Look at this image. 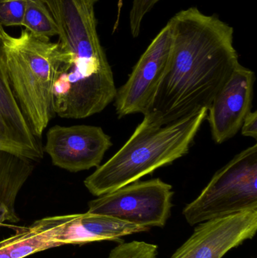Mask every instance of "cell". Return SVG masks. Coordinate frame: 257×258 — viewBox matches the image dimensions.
Wrapping results in <instances>:
<instances>
[{
	"mask_svg": "<svg viewBox=\"0 0 257 258\" xmlns=\"http://www.w3.org/2000/svg\"><path fill=\"white\" fill-rule=\"evenodd\" d=\"M54 18L60 48L53 87L54 115L81 119L101 113L114 101L117 89L98 36L95 10L68 6Z\"/></svg>",
	"mask_w": 257,
	"mask_h": 258,
	"instance_id": "2",
	"label": "cell"
},
{
	"mask_svg": "<svg viewBox=\"0 0 257 258\" xmlns=\"http://www.w3.org/2000/svg\"><path fill=\"white\" fill-rule=\"evenodd\" d=\"M241 130L244 136L257 139V111H250L246 116Z\"/></svg>",
	"mask_w": 257,
	"mask_h": 258,
	"instance_id": "19",
	"label": "cell"
},
{
	"mask_svg": "<svg viewBox=\"0 0 257 258\" xmlns=\"http://www.w3.org/2000/svg\"><path fill=\"white\" fill-rule=\"evenodd\" d=\"M158 247L142 241L122 242L115 247L108 258H156Z\"/></svg>",
	"mask_w": 257,
	"mask_h": 258,
	"instance_id": "16",
	"label": "cell"
},
{
	"mask_svg": "<svg viewBox=\"0 0 257 258\" xmlns=\"http://www.w3.org/2000/svg\"><path fill=\"white\" fill-rule=\"evenodd\" d=\"M26 0H0V24L3 27L22 26Z\"/></svg>",
	"mask_w": 257,
	"mask_h": 258,
	"instance_id": "17",
	"label": "cell"
},
{
	"mask_svg": "<svg viewBox=\"0 0 257 258\" xmlns=\"http://www.w3.org/2000/svg\"><path fill=\"white\" fill-rule=\"evenodd\" d=\"M159 1L161 0H133L129 15L130 30L133 37L140 35L143 18Z\"/></svg>",
	"mask_w": 257,
	"mask_h": 258,
	"instance_id": "18",
	"label": "cell"
},
{
	"mask_svg": "<svg viewBox=\"0 0 257 258\" xmlns=\"http://www.w3.org/2000/svg\"><path fill=\"white\" fill-rule=\"evenodd\" d=\"M172 41L168 21L142 54L125 85L117 89L114 101L119 119L146 113L167 71Z\"/></svg>",
	"mask_w": 257,
	"mask_h": 258,
	"instance_id": "7",
	"label": "cell"
},
{
	"mask_svg": "<svg viewBox=\"0 0 257 258\" xmlns=\"http://www.w3.org/2000/svg\"><path fill=\"white\" fill-rule=\"evenodd\" d=\"M33 225L57 247L67 244L83 245L101 241H119L124 236L149 230L113 217L88 212L47 217L33 223Z\"/></svg>",
	"mask_w": 257,
	"mask_h": 258,
	"instance_id": "10",
	"label": "cell"
},
{
	"mask_svg": "<svg viewBox=\"0 0 257 258\" xmlns=\"http://www.w3.org/2000/svg\"><path fill=\"white\" fill-rule=\"evenodd\" d=\"M173 196L172 185L161 179L138 180L89 202L88 212L146 228L162 227L170 217Z\"/></svg>",
	"mask_w": 257,
	"mask_h": 258,
	"instance_id": "6",
	"label": "cell"
},
{
	"mask_svg": "<svg viewBox=\"0 0 257 258\" xmlns=\"http://www.w3.org/2000/svg\"><path fill=\"white\" fill-rule=\"evenodd\" d=\"M249 209H257L256 144L219 170L183 215L194 226Z\"/></svg>",
	"mask_w": 257,
	"mask_h": 258,
	"instance_id": "5",
	"label": "cell"
},
{
	"mask_svg": "<svg viewBox=\"0 0 257 258\" xmlns=\"http://www.w3.org/2000/svg\"><path fill=\"white\" fill-rule=\"evenodd\" d=\"M15 235L4 239L11 258H25L57 245L32 224L30 227H14Z\"/></svg>",
	"mask_w": 257,
	"mask_h": 258,
	"instance_id": "14",
	"label": "cell"
},
{
	"mask_svg": "<svg viewBox=\"0 0 257 258\" xmlns=\"http://www.w3.org/2000/svg\"><path fill=\"white\" fill-rule=\"evenodd\" d=\"M0 57L14 95L33 135L41 138L54 116L53 87L60 63L58 42L26 30L14 37L0 24Z\"/></svg>",
	"mask_w": 257,
	"mask_h": 258,
	"instance_id": "4",
	"label": "cell"
},
{
	"mask_svg": "<svg viewBox=\"0 0 257 258\" xmlns=\"http://www.w3.org/2000/svg\"><path fill=\"white\" fill-rule=\"evenodd\" d=\"M22 26L41 39H51L58 34L55 21L43 0H26Z\"/></svg>",
	"mask_w": 257,
	"mask_h": 258,
	"instance_id": "15",
	"label": "cell"
},
{
	"mask_svg": "<svg viewBox=\"0 0 257 258\" xmlns=\"http://www.w3.org/2000/svg\"><path fill=\"white\" fill-rule=\"evenodd\" d=\"M207 115L203 108L162 126L142 121L122 148L84 180V186L101 197L170 165L187 154Z\"/></svg>",
	"mask_w": 257,
	"mask_h": 258,
	"instance_id": "3",
	"label": "cell"
},
{
	"mask_svg": "<svg viewBox=\"0 0 257 258\" xmlns=\"http://www.w3.org/2000/svg\"><path fill=\"white\" fill-rule=\"evenodd\" d=\"M254 82V73L239 63L213 100L206 118L217 144H223L241 130L251 110Z\"/></svg>",
	"mask_w": 257,
	"mask_h": 258,
	"instance_id": "11",
	"label": "cell"
},
{
	"mask_svg": "<svg viewBox=\"0 0 257 258\" xmlns=\"http://www.w3.org/2000/svg\"><path fill=\"white\" fill-rule=\"evenodd\" d=\"M33 168V161L0 150V206L7 209L11 222L19 221L15 212V201Z\"/></svg>",
	"mask_w": 257,
	"mask_h": 258,
	"instance_id": "13",
	"label": "cell"
},
{
	"mask_svg": "<svg viewBox=\"0 0 257 258\" xmlns=\"http://www.w3.org/2000/svg\"><path fill=\"white\" fill-rule=\"evenodd\" d=\"M0 258H11L10 254L3 241H0Z\"/></svg>",
	"mask_w": 257,
	"mask_h": 258,
	"instance_id": "21",
	"label": "cell"
},
{
	"mask_svg": "<svg viewBox=\"0 0 257 258\" xmlns=\"http://www.w3.org/2000/svg\"><path fill=\"white\" fill-rule=\"evenodd\" d=\"M0 150L37 162L44 150L33 135L14 95L0 57Z\"/></svg>",
	"mask_w": 257,
	"mask_h": 258,
	"instance_id": "12",
	"label": "cell"
},
{
	"mask_svg": "<svg viewBox=\"0 0 257 258\" xmlns=\"http://www.w3.org/2000/svg\"><path fill=\"white\" fill-rule=\"evenodd\" d=\"M5 221H10L11 222V217L7 209L3 206H0V227Z\"/></svg>",
	"mask_w": 257,
	"mask_h": 258,
	"instance_id": "20",
	"label": "cell"
},
{
	"mask_svg": "<svg viewBox=\"0 0 257 258\" xmlns=\"http://www.w3.org/2000/svg\"><path fill=\"white\" fill-rule=\"evenodd\" d=\"M256 230L257 209L209 220L198 224L172 258H222L253 239Z\"/></svg>",
	"mask_w": 257,
	"mask_h": 258,
	"instance_id": "9",
	"label": "cell"
},
{
	"mask_svg": "<svg viewBox=\"0 0 257 258\" xmlns=\"http://www.w3.org/2000/svg\"><path fill=\"white\" fill-rule=\"evenodd\" d=\"M112 145L111 138L101 127L54 125L47 132L43 150L55 166L78 172L98 168Z\"/></svg>",
	"mask_w": 257,
	"mask_h": 258,
	"instance_id": "8",
	"label": "cell"
},
{
	"mask_svg": "<svg viewBox=\"0 0 257 258\" xmlns=\"http://www.w3.org/2000/svg\"><path fill=\"white\" fill-rule=\"evenodd\" d=\"M173 41L164 78L143 121L162 126L208 110L239 64L234 29L192 7L169 21Z\"/></svg>",
	"mask_w": 257,
	"mask_h": 258,
	"instance_id": "1",
	"label": "cell"
}]
</instances>
